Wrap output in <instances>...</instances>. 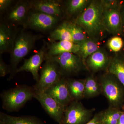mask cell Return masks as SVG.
<instances>
[{
    "instance_id": "6da1fadb",
    "label": "cell",
    "mask_w": 124,
    "mask_h": 124,
    "mask_svg": "<svg viewBox=\"0 0 124 124\" xmlns=\"http://www.w3.org/2000/svg\"><path fill=\"white\" fill-rule=\"evenodd\" d=\"M104 7L101 1H93L77 18L75 23L81 27L90 36L98 37L105 30L103 24Z\"/></svg>"
},
{
    "instance_id": "7a4b0ae2",
    "label": "cell",
    "mask_w": 124,
    "mask_h": 124,
    "mask_svg": "<svg viewBox=\"0 0 124 124\" xmlns=\"http://www.w3.org/2000/svg\"><path fill=\"white\" fill-rule=\"evenodd\" d=\"M22 31L18 33L10 53V72L8 80L13 79L17 73V66L23 59L33 48L36 41L42 37Z\"/></svg>"
},
{
    "instance_id": "3957f363",
    "label": "cell",
    "mask_w": 124,
    "mask_h": 124,
    "mask_svg": "<svg viewBox=\"0 0 124 124\" xmlns=\"http://www.w3.org/2000/svg\"><path fill=\"white\" fill-rule=\"evenodd\" d=\"M36 91L33 86L21 85L1 93L2 108L8 112L18 111L27 102L35 98Z\"/></svg>"
},
{
    "instance_id": "277c9868",
    "label": "cell",
    "mask_w": 124,
    "mask_h": 124,
    "mask_svg": "<svg viewBox=\"0 0 124 124\" xmlns=\"http://www.w3.org/2000/svg\"><path fill=\"white\" fill-rule=\"evenodd\" d=\"M45 62L40 71L39 79L33 85L36 92L44 93L48 88L62 79L59 66L52 58L46 57Z\"/></svg>"
},
{
    "instance_id": "5b68a950",
    "label": "cell",
    "mask_w": 124,
    "mask_h": 124,
    "mask_svg": "<svg viewBox=\"0 0 124 124\" xmlns=\"http://www.w3.org/2000/svg\"><path fill=\"white\" fill-rule=\"evenodd\" d=\"M104 7L103 24L105 30L112 34L122 32V19L119 6L115 1H101Z\"/></svg>"
},
{
    "instance_id": "8992f818",
    "label": "cell",
    "mask_w": 124,
    "mask_h": 124,
    "mask_svg": "<svg viewBox=\"0 0 124 124\" xmlns=\"http://www.w3.org/2000/svg\"><path fill=\"white\" fill-rule=\"evenodd\" d=\"M94 109H88L81 102L73 101L65 108L59 124H85L88 122Z\"/></svg>"
},
{
    "instance_id": "52a82bcc",
    "label": "cell",
    "mask_w": 124,
    "mask_h": 124,
    "mask_svg": "<svg viewBox=\"0 0 124 124\" xmlns=\"http://www.w3.org/2000/svg\"><path fill=\"white\" fill-rule=\"evenodd\" d=\"M51 58L58 64L62 75L77 73L84 65L80 58L76 54L65 53Z\"/></svg>"
},
{
    "instance_id": "ba28073f",
    "label": "cell",
    "mask_w": 124,
    "mask_h": 124,
    "mask_svg": "<svg viewBox=\"0 0 124 124\" xmlns=\"http://www.w3.org/2000/svg\"><path fill=\"white\" fill-rule=\"evenodd\" d=\"M35 98L39 102L50 117L59 123L64 114L65 107L45 93L36 92Z\"/></svg>"
},
{
    "instance_id": "9c48e42d",
    "label": "cell",
    "mask_w": 124,
    "mask_h": 124,
    "mask_svg": "<svg viewBox=\"0 0 124 124\" xmlns=\"http://www.w3.org/2000/svg\"><path fill=\"white\" fill-rule=\"evenodd\" d=\"M59 20V18L36 11L29 14L27 26L37 31H48L53 28Z\"/></svg>"
},
{
    "instance_id": "30bf717a",
    "label": "cell",
    "mask_w": 124,
    "mask_h": 124,
    "mask_svg": "<svg viewBox=\"0 0 124 124\" xmlns=\"http://www.w3.org/2000/svg\"><path fill=\"white\" fill-rule=\"evenodd\" d=\"M46 53V44L45 43L40 49L35 54L28 59H25L24 62L17 70V73L22 71L31 72L33 79L38 82L39 79V69L45 60Z\"/></svg>"
},
{
    "instance_id": "8fae6325",
    "label": "cell",
    "mask_w": 124,
    "mask_h": 124,
    "mask_svg": "<svg viewBox=\"0 0 124 124\" xmlns=\"http://www.w3.org/2000/svg\"><path fill=\"white\" fill-rule=\"evenodd\" d=\"M31 8V2L28 1H20L16 3L7 15V19L9 24L15 27L18 25H22L24 28L26 27Z\"/></svg>"
},
{
    "instance_id": "7c38bea8",
    "label": "cell",
    "mask_w": 124,
    "mask_h": 124,
    "mask_svg": "<svg viewBox=\"0 0 124 124\" xmlns=\"http://www.w3.org/2000/svg\"><path fill=\"white\" fill-rule=\"evenodd\" d=\"M66 108L72 101L67 84V80L62 78L44 92Z\"/></svg>"
},
{
    "instance_id": "4fadbf2b",
    "label": "cell",
    "mask_w": 124,
    "mask_h": 124,
    "mask_svg": "<svg viewBox=\"0 0 124 124\" xmlns=\"http://www.w3.org/2000/svg\"><path fill=\"white\" fill-rule=\"evenodd\" d=\"M18 33L15 26L6 23L0 24V54L11 53Z\"/></svg>"
},
{
    "instance_id": "5bb4252c",
    "label": "cell",
    "mask_w": 124,
    "mask_h": 124,
    "mask_svg": "<svg viewBox=\"0 0 124 124\" xmlns=\"http://www.w3.org/2000/svg\"><path fill=\"white\" fill-rule=\"evenodd\" d=\"M100 85L102 91L112 107L119 105L122 99V93L115 81L112 78L106 76L101 80Z\"/></svg>"
},
{
    "instance_id": "9a60e30c",
    "label": "cell",
    "mask_w": 124,
    "mask_h": 124,
    "mask_svg": "<svg viewBox=\"0 0 124 124\" xmlns=\"http://www.w3.org/2000/svg\"><path fill=\"white\" fill-rule=\"evenodd\" d=\"M46 57H52L65 53L77 54L79 50V44L69 41H50L46 43Z\"/></svg>"
},
{
    "instance_id": "2e32d148",
    "label": "cell",
    "mask_w": 124,
    "mask_h": 124,
    "mask_svg": "<svg viewBox=\"0 0 124 124\" xmlns=\"http://www.w3.org/2000/svg\"><path fill=\"white\" fill-rule=\"evenodd\" d=\"M31 8L36 11L42 12L59 17L62 11L61 5L58 1L54 0H39L31 2Z\"/></svg>"
},
{
    "instance_id": "e0dca14e",
    "label": "cell",
    "mask_w": 124,
    "mask_h": 124,
    "mask_svg": "<svg viewBox=\"0 0 124 124\" xmlns=\"http://www.w3.org/2000/svg\"><path fill=\"white\" fill-rule=\"evenodd\" d=\"M0 124H46L38 117L31 116H14L0 112Z\"/></svg>"
},
{
    "instance_id": "ac0fdd59",
    "label": "cell",
    "mask_w": 124,
    "mask_h": 124,
    "mask_svg": "<svg viewBox=\"0 0 124 124\" xmlns=\"http://www.w3.org/2000/svg\"><path fill=\"white\" fill-rule=\"evenodd\" d=\"M108 62V58L106 54L99 50L86 59L85 64L92 70L97 71L104 68Z\"/></svg>"
},
{
    "instance_id": "d6986e66",
    "label": "cell",
    "mask_w": 124,
    "mask_h": 124,
    "mask_svg": "<svg viewBox=\"0 0 124 124\" xmlns=\"http://www.w3.org/2000/svg\"><path fill=\"white\" fill-rule=\"evenodd\" d=\"M70 96L73 101H79L85 97V80H67Z\"/></svg>"
},
{
    "instance_id": "ffe728a7",
    "label": "cell",
    "mask_w": 124,
    "mask_h": 124,
    "mask_svg": "<svg viewBox=\"0 0 124 124\" xmlns=\"http://www.w3.org/2000/svg\"><path fill=\"white\" fill-rule=\"evenodd\" d=\"M68 23L64 22L51 32L49 36L50 41L66 40L73 42Z\"/></svg>"
},
{
    "instance_id": "44dd1931",
    "label": "cell",
    "mask_w": 124,
    "mask_h": 124,
    "mask_svg": "<svg viewBox=\"0 0 124 124\" xmlns=\"http://www.w3.org/2000/svg\"><path fill=\"white\" fill-rule=\"evenodd\" d=\"M79 44V50L77 54L81 59L84 64L89 56L99 50L98 45L91 40H86Z\"/></svg>"
},
{
    "instance_id": "7402d4cb",
    "label": "cell",
    "mask_w": 124,
    "mask_h": 124,
    "mask_svg": "<svg viewBox=\"0 0 124 124\" xmlns=\"http://www.w3.org/2000/svg\"><path fill=\"white\" fill-rule=\"evenodd\" d=\"M108 71L109 73L115 76L124 86V62L115 58L108 64Z\"/></svg>"
},
{
    "instance_id": "603a6c76",
    "label": "cell",
    "mask_w": 124,
    "mask_h": 124,
    "mask_svg": "<svg viewBox=\"0 0 124 124\" xmlns=\"http://www.w3.org/2000/svg\"><path fill=\"white\" fill-rule=\"evenodd\" d=\"M122 112L112 107L98 114V116L102 124H117Z\"/></svg>"
},
{
    "instance_id": "cb8c5ba5",
    "label": "cell",
    "mask_w": 124,
    "mask_h": 124,
    "mask_svg": "<svg viewBox=\"0 0 124 124\" xmlns=\"http://www.w3.org/2000/svg\"><path fill=\"white\" fill-rule=\"evenodd\" d=\"M102 91L101 85L93 77L85 80V97L91 98L99 94Z\"/></svg>"
},
{
    "instance_id": "d4e9b609",
    "label": "cell",
    "mask_w": 124,
    "mask_h": 124,
    "mask_svg": "<svg viewBox=\"0 0 124 124\" xmlns=\"http://www.w3.org/2000/svg\"><path fill=\"white\" fill-rule=\"evenodd\" d=\"M68 26L74 43L80 44L87 40L85 31L81 27L75 23L69 22Z\"/></svg>"
},
{
    "instance_id": "484cf974",
    "label": "cell",
    "mask_w": 124,
    "mask_h": 124,
    "mask_svg": "<svg viewBox=\"0 0 124 124\" xmlns=\"http://www.w3.org/2000/svg\"><path fill=\"white\" fill-rule=\"evenodd\" d=\"M87 0H70L68 1V11L70 14H74L81 11L88 3Z\"/></svg>"
},
{
    "instance_id": "4316f807",
    "label": "cell",
    "mask_w": 124,
    "mask_h": 124,
    "mask_svg": "<svg viewBox=\"0 0 124 124\" xmlns=\"http://www.w3.org/2000/svg\"><path fill=\"white\" fill-rule=\"evenodd\" d=\"M123 41L122 38L118 36H115L108 40V46L112 51L118 52L122 49L123 46Z\"/></svg>"
},
{
    "instance_id": "83f0119b",
    "label": "cell",
    "mask_w": 124,
    "mask_h": 124,
    "mask_svg": "<svg viewBox=\"0 0 124 124\" xmlns=\"http://www.w3.org/2000/svg\"><path fill=\"white\" fill-rule=\"evenodd\" d=\"M10 68L9 66L6 64L2 57L0 58V76L3 77L7 74L10 73Z\"/></svg>"
},
{
    "instance_id": "f1b7e54d",
    "label": "cell",
    "mask_w": 124,
    "mask_h": 124,
    "mask_svg": "<svg viewBox=\"0 0 124 124\" xmlns=\"http://www.w3.org/2000/svg\"><path fill=\"white\" fill-rule=\"evenodd\" d=\"M13 1L12 0H0V10L1 13L4 12L9 7Z\"/></svg>"
},
{
    "instance_id": "f546056e",
    "label": "cell",
    "mask_w": 124,
    "mask_h": 124,
    "mask_svg": "<svg viewBox=\"0 0 124 124\" xmlns=\"http://www.w3.org/2000/svg\"><path fill=\"white\" fill-rule=\"evenodd\" d=\"M85 124H102L99 119L98 115L94 116L93 119Z\"/></svg>"
},
{
    "instance_id": "4dcf8cb0",
    "label": "cell",
    "mask_w": 124,
    "mask_h": 124,
    "mask_svg": "<svg viewBox=\"0 0 124 124\" xmlns=\"http://www.w3.org/2000/svg\"><path fill=\"white\" fill-rule=\"evenodd\" d=\"M117 124H124V112H122Z\"/></svg>"
},
{
    "instance_id": "1f68e13d",
    "label": "cell",
    "mask_w": 124,
    "mask_h": 124,
    "mask_svg": "<svg viewBox=\"0 0 124 124\" xmlns=\"http://www.w3.org/2000/svg\"><path fill=\"white\" fill-rule=\"evenodd\" d=\"M122 21H124V13H123V15H122Z\"/></svg>"
}]
</instances>
